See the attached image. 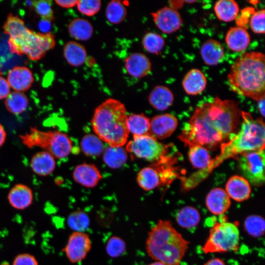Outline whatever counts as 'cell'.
I'll list each match as a JSON object with an SVG mask.
<instances>
[{"label":"cell","mask_w":265,"mask_h":265,"mask_svg":"<svg viewBox=\"0 0 265 265\" xmlns=\"http://www.w3.org/2000/svg\"><path fill=\"white\" fill-rule=\"evenodd\" d=\"M254 12V9L253 7H248L243 9L240 15L237 16L236 18L237 26L246 29L247 25L249 23L251 15Z\"/></svg>","instance_id":"ee69618b"},{"label":"cell","mask_w":265,"mask_h":265,"mask_svg":"<svg viewBox=\"0 0 265 265\" xmlns=\"http://www.w3.org/2000/svg\"><path fill=\"white\" fill-rule=\"evenodd\" d=\"M242 173L248 182L256 186L265 183L264 150L246 152L237 157Z\"/></svg>","instance_id":"30bf717a"},{"label":"cell","mask_w":265,"mask_h":265,"mask_svg":"<svg viewBox=\"0 0 265 265\" xmlns=\"http://www.w3.org/2000/svg\"><path fill=\"white\" fill-rule=\"evenodd\" d=\"M63 55L67 63L74 67L81 66L87 57L85 47L75 41L66 43L63 48Z\"/></svg>","instance_id":"484cf974"},{"label":"cell","mask_w":265,"mask_h":265,"mask_svg":"<svg viewBox=\"0 0 265 265\" xmlns=\"http://www.w3.org/2000/svg\"><path fill=\"white\" fill-rule=\"evenodd\" d=\"M265 56L259 52L244 53L231 65L227 76L230 89L255 101L265 98Z\"/></svg>","instance_id":"3957f363"},{"label":"cell","mask_w":265,"mask_h":265,"mask_svg":"<svg viewBox=\"0 0 265 265\" xmlns=\"http://www.w3.org/2000/svg\"><path fill=\"white\" fill-rule=\"evenodd\" d=\"M103 154L104 162L112 169H118L122 167L128 159L127 151L122 146H109L105 149Z\"/></svg>","instance_id":"f1b7e54d"},{"label":"cell","mask_w":265,"mask_h":265,"mask_svg":"<svg viewBox=\"0 0 265 265\" xmlns=\"http://www.w3.org/2000/svg\"><path fill=\"white\" fill-rule=\"evenodd\" d=\"M52 5L51 0H33L32 7L42 19L52 21L53 19V11Z\"/></svg>","instance_id":"60d3db41"},{"label":"cell","mask_w":265,"mask_h":265,"mask_svg":"<svg viewBox=\"0 0 265 265\" xmlns=\"http://www.w3.org/2000/svg\"><path fill=\"white\" fill-rule=\"evenodd\" d=\"M125 68L131 77L140 79L149 74L152 63L147 56L141 53H133L125 60Z\"/></svg>","instance_id":"5bb4252c"},{"label":"cell","mask_w":265,"mask_h":265,"mask_svg":"<svg viewBox=\"0 0 265 265\" xmlns=\"http://www.w3.org/2000/svg\"><path fill=\"white\" fill-rule=\"evenodd\" d=\"M148 265H164V264H163L161 262H159V261H156V262H155L154 263H151V264H149Z\"/></svg>","instance_id":"816d5d0a"},{"label":"cell","mask_w":265,"mask_h":265,"mask_svg":"<svg viewBox=\"0 0 265 265\" xmlns=\"http://www.w3.org/2000/svg\"><path fill=\"white\" fill-rule=\"evenodd\" d=\"M161 173L155 166L144 167L140 170L137 174V183L143 190H152L162 182L164 179Z\"/></svg>","instance_id":"d4e9b609"},{"label":"cell","mask_w":265,"mask_h":265,"mask_svg":"<svg viewBox=\"0 0 265 265\" xmlns=\"http://www.w3.org/2000/svg\"><path fill=\"white\" fill-rule=\"evenodd\" d=\"M7 199L9 204L13 208L18 210H25L33 202V192L26 185L16 184L9 190Z\"/></svg>","instance_id":"e0dca14e"},{"label":"cell","mask_w":265,"mask_h":265,"mask_svg":"<svg viewBox=\"0 0 265 265\" xmlns=\"http://www.w3.org/2000/svg\"><path fill=\"white\" fill-rule=\"evenodd\" d=\"M126 107L120 101L109 98L95 109L92 126L96 135L111 147L123 146L127 142L129 131Z\"/></svg>","instance_id":"277c9868"},{"label":"cell","mask_w":265,"mask_h":265,"mask_svg":"<svg viewBox=\"0 0 265 265\" xmlns=\"http://www.w3.org/2000/svg\"><path fill=\"white\" fill-rule=\"evenodd\" d=\"M98 168L93 164L82 163L77 165L73 172V178L78 184L88 188L96 186L102 179Z\"/></svg>","instance_id":"9a60e30c"},{"label":"cell","mask_w":265,"mask_h":265,"mask_svg":"<svg viewBox=\"0 0 265 265\" xmlns=\"http://www.w3.org/2000/svg\"><path fill=\"white\" fill-rule=\"evenodd\" d=\"M91 247L92 242L88 234L74 231L69 236L62 251L70 263L75 264L84 260Z\"/></svg>","instance_id":"8fae6325"},{"label":"cell","mask_w":265,"mask_h":265,"mask_svg":"<svg viewBox=\"0 0 265 265\" xmlns=\"http://www.w3.org/2000/svg\"><path fill=\"white\" fill-rule=\"evenodd\" d=\"M188 244L170 220L159 219L149 232L145 247L148 255L155 261L165 265H180Z\"/></svg>","instance_id":"5b68a950"},{"label":"cell","mask_w":265,"mask_h":265,"mask_svg":"<svg viewBox=\"0 0 265 265\" xmlns=\"http://www.w3.org/2000/svg\"><path fill=\"white\" fill-rule=\"evenodd\" d=\"M80 146L83 154L90 157H99L105 149L102 141L93 134L85 135L81 140Z\"/></svg>","instance_id":"4dcf8cb0"},{"label":"cell","mask_w":265,"mask_h":265,"mask_svg":"<svg viewBox=\"0 0 265 265\" xmlns=\"http://www.w3.org/2000/svg\"><path fill=\"white\" fill-rule=\"evenodd\" d=\"M126 150L136 158L156 163L167 161V146L158 141L150 134L133 135L127 144Z\"/></svg>","instance_id":"9c48e42d"},{"label":"cell","mask_w":265,"mask_h":265,"mask_svg":"<svg viewBox=\"0 0 265 265\" xmlns=\"http://www.w3.org/2000/svg\"><path fill=\"white\" fill-rule=\"evenodd\" d=\"M155 25L162 32L171 34L179 30L182 25V19L177 10L170 6H164L151 13Z\"/></svg>","instance_id":"7c38bea8"},{"label":"cell","mask_w":265,"mask_h":265,"mask_svg":"<svg viewBox=\"0 0 265 265\" xmlns=\"http://www.w3.org/2000/svg\"><path fill=\"white\" fill-rule=\"evenodd\" d=\"M188 147V156L192 166L200 170L207 168L212 159L207 149L199 145Z\"/></svg>","instance_id":"f546056e"},{"label":"cell","mask_w":265,"mask_h":265,"mask_svg":"<svg viewBox=\"0 0 265 265\" xmlns=\"http://www.w3.org/2000/svg\"><path fill=\"white\" fill-rule=\"evenodd\" d=\"M57 5L61 7L69 8L74 7L77 5L78 0H55Z\"/></svg>","instance_id":"7dc6e473"},{"label":"cell","mask_w":265,"mask_h":265,"mask_svg":"<svg viewBox=\"0 0 265 265\" xmlns=\"http://www.w3.org/2000/svg\"><path fill=\"white\" fill-rule=\"evenodd\" d=\"M70 35L75 39L85 41L88 40L93 33V27L86 19L77 18L73 19L68 26Z\"/></svg>","instance_id":"4316f807"},{"label":"cell","mask_w":265,"mask_h":265,"mask_svg":"<svg viewBox=\"0 0 265 265\" xmlns=\"http://www.w3.org/2000/svg\"><path fill=\"white\" fill-rule=\"evenodd\" d=\"M246 232L250 236L259 238L265 233V222L263 217L260 215H251L247 217L244 222Z\"/></svg>","instance_id":"8d00e7d4"},{"label":"cell","mask_w":265,"mask_h":265,"mask_svg":"<svg viewBox=\"0 0 265 265\" xmlns=\"http://www.w3.org/2000/svg\"><path fill=\"white\" fill-rule=\"evenodd\" d=\"M204 265H226L224 261L219 258H213L212 259Z\"/></svg>","instance_id":"c3c4849f"},{"label":"cell","mask_w":265,"mask_h":265,"mask_svg":"<svg viewBox=\"0 0 265 265\" xmlns=\"http://www.w3.org/2000/svg\"><path fill=\"white\" fill-rule=\"evenodd\" d=\"M150 119L144 114H131L128 116L127 126L133 135L150 134Z\"/></svg>","instance_id":"1f68e13d"},{"label":"cell","mask_w":265,"mask_h":265,"mask_svg":"<svg viewBox=\"0 0 265 265\" xmlns=\"http://www.w3.org/2000/svg\"><path fill=\"white\" fill-rule=\"evenodd\" d=\"M4 104L9 112L13 114L18 115L26 110L28 100L24 93L13 91L10 93L6 98Z\"/></svg>","instance_id":"836d02e7"},{"label":"cell","mask_w":265,"mask_h":265,"mask_svg":"<svg viewBox=\"0 0 265 265\" xmlns=\"http://www.w3.org/2000/svg\"><path fill=\"white\" fill-rule=\"evenodd\" d=\"M214 11L217 18L224 22H231L236 19L239 12V6L233 0H220L214 5Z\"/></svg>","instance_id":"83f0119b"},{"label":"cell","mask_w":265,"mask_h":265,"mask_svg":"<svg viewBox=\"0 0 265 265\" xmlns=\"http://www.w3.org/2000/svg\"><path fill=\"white\" fill-rule=\"evenodd\" d=\"M10 92V87L4 78L0 77V100L6 98Z\"/></svg>","instance_id":"f6af8a7d"},{"label":"cell","mask_w":265,"mask_h":265,"mask_svg":"<svg viewBox=\"0 0 265 265\" xmlns=\"http://www.w3.org/2000/svg\"><path fill=\"white\" fill-rule=\"evenodd\" d=\"M19 137L22 143L28 148H41L58 159L67 157L73 148L68 135L58 131H44L30 127L28 132Z\"/></svg>","instance_id":"8992f818"},{"label":"cell","mask_w":265,"mask_h":265,"mask_svg":"<svg viewBox=\"0 0 265 265\" xmlns=\"http://www.w3.org/2000/svg\"><path fill=\"white\" fill-rule=\"evenodd\" d=\"M12 265H39V263L33 255L23 253L17 255L14 258Z\"/></svg>","instance_id":"7bdbcfd3"},{"label":"cell","mask_w":265,"mask_h":265,"mask_svg":"<svg viewBox=\"0 0 265 265\" xmlns=\"http://www.w3.org/2000/svg\"><path fill=\"white\" fill-rule=\"evenodd\" d=\"M106 252L112 258H117L125 252L126 245L124 240L118 236H112L107 241Z\"/></svg>","instance_id":"f35d334b"},{"label":"cell","mask_w":265,"mask_h":265,"mask_svg":"<svg viewBox=\"0 0 265 265\" xmlns=\"http://www.w3.org/2000/svg\"><path fill=\"white\" fill-rule=\"evenodd\" d=\"M6 137V132L2 125L0 123V148L3 145Z\"/></svg>","instance_id":"681fc988"},{"label":"cell","mask_w":265,"mask_h":265,"mask_svg":"<svg viewBox=\"0 0 265 265\" xmlns=\"http://www.w3.org/2000/svg\"><path fill=\"white\" fill-rule=\"evenodd\" d=\"M241 113L238 102L217 96L195 109L179 137L188 147L213 148L238 130Z\"/></svg>","instance_id":"6da1fadb"},{"label":"cell","mask_w":265,"mask_h":265,"mask_svg":"<svg viewBox=\"0 0 265 265\" xmlns=\"http://www.w3.org/2000/svg\"><path fill=\"white\" fill-rule=\"evenodd\" d=\"M176 219L181 227L190 229L196 227L199 224L201 217L199 211L195 208L186 206L179 211Z\"/></svg>","instance_id":"d6a6232c"},{"label":"cell","mask_w":265,"mask_h":265,"mask_svg":"<svg viewBox=\"0 0 265 265\" xmlns=\"http://www.w3.org/2000/svg\"><path fill=\"white\" fill-rule=\"evenodd\" d=\"M196 1V0H184V2L187 3H192L195 2Z\"/></svg>","instance_id":"f5cc1de1"},{"label":"cell","mask_w":265,"mask_h":265,"mask_svg":"<svg viewBox=\"0 0 265 265\" xmlns=\"http://www.w3.org/2000/svg\"><path fill=\"white\" fill-rule=\"evenodd\" d=\"M239 243V231L236 224L216 222L211 228L202 250L205 253L226 252L236 250Z\"/></svg>","instance_id":"ba28073f"},{"label":"cell","mask_w":265,"mask_h":265,"mask_svg":"<svg viewBox=\"0 0 265 265\" xmlns=\"http://www.w3.org/2000/svg\"><path fill=\"white\" fill-rule=\"evenodd\" d=\"M141 43L143 48L147 52L158 54L163 49L165 41L160 35L153 32H149L143 36Z\"/></svg>","instance_id":"d590c367"},{"label":"cell","mask_w":265,"mask_h":265,"mask_svg":"<svg viewBox=\"0 0 265 265\" xmlns=\"http://www.w3.org/2000/svg\"><path fill=\"white\" fill-rule=\"evenodd\" d=\"M7 81L10 87L15 91L21 92L26 91L31 86L34 78L29 68L16 66L8 72Z\"/></svg>","instance_id":"2e32d148"},{"label":"cell","mask_w":265,"mask_h":265,"mask_svg":"<svg viewBox=\"0 0 265 265\" xmlns=\"http://www.w3.org/2000/svg\"><path fill=\"white\" fill-rule=\"evenodd\" d=\"M174 99L172 91L164 85L155 86L148 96L150 105L155 109L160 111L168 108L172 105Z\"/></svg>","instance_id":"cb8c5ba5"},{"label":"cell","mask_w":265,"mask_h":265,"mask_svg":"<svg viewBox=\"0 0 265 265\" xmlns=\"http://www.w3.org/2000/svg\"><path fill=\"white\" fill-rule=\"evenodd\" d=\"M225 42L231 51L240 52L245 50L250 42L246 29L239 26L231 27L225 35Z\"/></svg>","instance_id":"ffe728a7"},{"label":"cell","mask_w":265,"mask_h":265,"mask_svg":"<svg viewBox=\"0 0 265 265\" xmlns=\"http://www.w3.org/2000/svg\"><path fill=\"white\" fill-rule=\"evenodd\" d=\"M207 84L205 74L199 69H192L184 77L182 85L186 93L189 95H197L202 93Z\"/></svg>","instance_id":"44dd1931"},{"label":"cell","mask_w":265,"mask_h":265,"mask_svg":"<svg viewBox=\"0 0 265 265\" xmlns=\"http://www.w3.org/2000/svg\"><path fill=\"white\" fill-rule=\"evenodd\" d=\"M89 221L87 214L81 211L70 213L67 218L69 227L76 232H84L89 225Z\"/></svg>","instance_id":"74e56055"},{"label":"cell","mask_w":265,"mask_h":265,"mask_svg":"<svg viewBox=\"0 0 265 265\" xmlns=\"http://www.w3.org/2000/svg\"><path fill=\"white\" fill-rule=\"evenodd\" d=\"M56 166L55 158L48 152L42 151L34 154L30 161V167L36 175L47 176L52 174Z\"/></svg>","instance_id":"603a6c76"},{"label":"cell","mask_w":265,"mask_h":265,"mask_svg":"<svg viewBox=\"0 0 265 265\" xmlns=\"http://www.w3.org/2000/svg\"><path fill=\"white\" fill-rule=\"evenodd\" d=\"M38 27L39 29L42 32L41 33H50V32L52 28L51 21L41 18L38 22Z\"/></svg>","instance_id":"bcb514c9"},{"label":"cell","mask_w":265,"mask_h":265,"mask_svg":"<svg viewBox=\"0 0 265 265\" xmlns=\"http://www.w3.org/2000/svg\"><path fill=\"white\" fill-rule=\"evenodd\" d=\"M258 102V107L260 113L263 117L265 115V98L261 99L257 101Z\"/></svg>","instance_id":"f907efd6"},{"label":"cell","mask_w":265,"mask_h":265,"mask_svg":"<svg viewBox=\"0 0 265 265\" xmlns=\"http://www.w3.org/2000/svg\"><path fill=\"white\" fill-rule=\"evenodd\" d=\"M251 4H256L258 3V1L257 0H252V1H249Z\"/></svg>","instance_id":"db71d44e"},{"label":"cell","mask_w":265,"mask_h":265,"mask_svg":"<svg viewBox=\"0 0 265 265\" xmlns=\"http://www.w3.org/2000/svg\"><path fill=\"white\" fill-rule=\"evenodd\" d=\"M8 44L12 53L25 54L31 60H37L54 47L55 41L51 33H37L27 27L17 36L9 38Z\"/></svg>","instance_id":"52a82bcc"},{"label":"cell","mask_w":265,"mask_h":265,"mask_svg":"<svg viewBox=\"0 0 265 265\" xmlns=\"http://www.w3.org/2000/svg\"><path fill=\"white\" fill-rule=\"evenodd\" d=\"M226 192L230 197L238 202L248 199L251 189L249 183L244 177L238 175L232 176L226 184Z\"/></svg>","instance_id":"d6986e66"},{"label":"cell","mask_w":265,"mask_h":265,"mask_svg":"<svg viewBox=\"0 0 265 265\" xmlns=\"http://www.w3.org/2000/svg\"><path fill=\"white\" fill-rule=\"evenodd\" d=\"M105 14L109 23L117 25L122 23L125 19L127 11L125 4L122 1L112 0L107 3Z\"/></svg>","instance_id":"e575fe53"},{"label":"cell","mask_w":265,"mask_h":265,"mask_svg":"<svg viewBox=\"0 0 265 265\" xmlns=\"http://www.w3.org/2000/svg\"><path fill=\"white\" fill-rule=\"evenodd\" d=\"M178 120L169 113L154 116L150 120L149 133L156 138L164 139L169 137L176 130Z\"/></svg>","instance_id":"4fadbf2b"},{"label":"cell","mask_w":265,"mask_h":265,"mask_svg":"<svg viewBox=\"0 0 265 265\" xmlns=\"http://www.w3.org/2000/svg\"><path fill=\"white\" fill-rule=\"evenodd\" d=\"M265 137V124L262 118L254 119L250 113L242 111L241 122L237 133L229 141L221 145L220 154L212 159L207 168L199 170L188 179L189 184L194 187L228 159L246 152L264 150Z\"/></svg>","instance_id":"7a4b0ae2"},{"label":"cell","mask_w":265,"mask_h":265,"mask_svg":"<svg viewBox=\"0 0 265 265\" xmlns=\"http://www.w3.org/2000/svg\"><path fill=\"white\" fill-rule=\"evenodd\" d=\"M230 197L225 190L221 188L212 189L206 199V206L209 211L215 215H221L231 206Z\"/></svg>","instance_id":"ac0fdd59"},{"label":"cell","mask_w":265,"mask_h":265,"mask_svg":"<svg viewBox=\"0 0 265 265\" xmlns=\"http://www.w3.org/2000/svg\"><path fill=\"white\" fill-rule=\"evenodd\" d=\"M200 54L206 64L213 66L218 64L222 60L225 55V51L219 41L209 39L202 45Z\"/></svg>","instance_id":"7402d4cb"},{"label":"cell","mask_w":265,"mask_h":265,"mask_svg":"<svg viewBox=\"0 0 265 265\" xmlns=\"http://www.w3.org/2000/svg\"><path fill=\"white\" fill-rule=\"evenodd\" d=\"M265 9L255 11L251 15L249 23L252 30L258 34L265 33Z\"/></svg>","instance_id":"b9f144b4"},{"label":"cell","mask_w":265,"mask_h":265,"mask_svg":"<svg viewBox=\"0 0 265 265\" xmlns=\"http://www.w3.org/2000/svg\"><path fill=\"white\" fill-rule=\"evenodd\" d=\"M99 0H79L77 3L78 11L82 15L91 17L97 14L101 8Z\"/></svg>","instance_id":"ab89813d"}]
</instances>
